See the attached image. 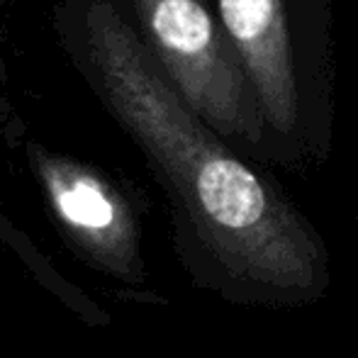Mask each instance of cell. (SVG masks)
Returning a JSON list of instances; mask_svg holds the SVG:
<instances>
[{"instance_id":"cell-4","label":"cell","mask_w":358,"mask_h":358,"mask_svg":"<svg viewBox=\"0 0 358 358\" xmlns=\"http://www.w3.org/2000/svg\"><path fill=\"white\" fill-rule=\"evenodd\" d=\"M220 20L275 132L297 122V80L292 66L283 0H217Z\"/></svg>"},{"instance_id":"cell-2","label":"cell","mask_w":358,"mask_h":358,"mask_svg":"<svg viewBox=\"0 0 358 358\" xmlns=\"http://www.w3.org/2000/svg\"><path fill=\"white\" fill-rule=\"evenodd\" d=\"M146 47L176 93L222 137L256 144L264 110L244 64L203 0H134Z\"/></svg>"},{"instance_id":"cell-1","label":"cell","mask_w":358,"mask_h":358,"mask_svg":"<svg viewBox=\"0 0 358 358\" xmlns=\"http://www.w3.org/2000/svg\"><path fill=\"white\" fill-rule=\"evenodd\" d=\"M85 57L105 105L166 185L190 264L222 285L295 302L327 285V251L271 180L244 164L169 83L146 42L115 5L85 10Z\"/></svg>"},{"instance_id":"cell-3","label":"cell","mask_w":358,"mask_h":358,"mask_svg":"<svg viewBox=\"0 0 358 358\" xmlns=\"http://www.w3.org/2000/svg\"><path fill=\"white\" fill-rule=\"evenodd\" d=\"M27 161L47 213L73 254L117 283L142 287V229L124 190L95 166L32 142Z\"/></svg>"}]
</instances>
